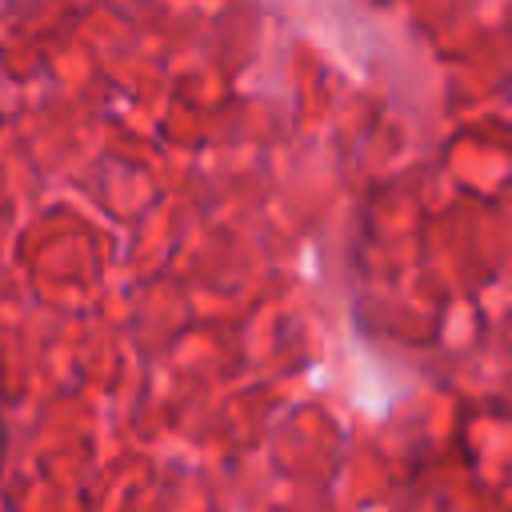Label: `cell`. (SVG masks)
<instances>
[{
    "label": "cell",
    "instance_id": "obj_1",
    "mask_svg": "<svg viewBox=\"0 0 512 512\" xmlns=\"http://www.w3.org/2000/svg\"><path fill=\"white\" fill-rule=\"evenodd\" d=\"M4 460H8V420L0 412V468H4Z\"/></svg>",
    "mask_w": 512,
    "mask_h": 512
}]
</instances>
